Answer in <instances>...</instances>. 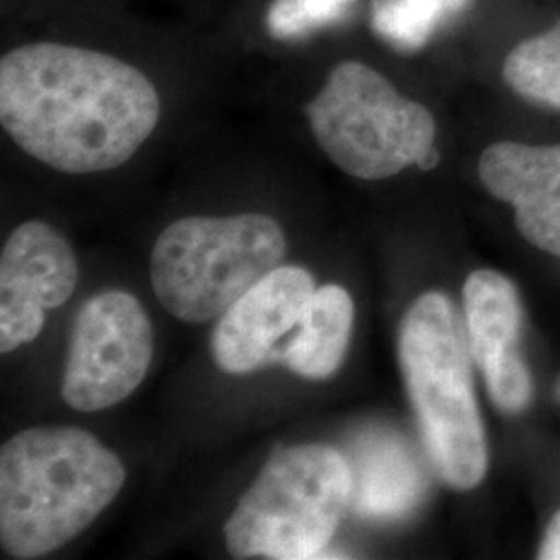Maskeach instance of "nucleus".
Wrapping results in <instances>:
<instances>
[{"label":"nucleus","instance_id":"39448f33","mask_svg":"<svg viewBox=\"0 0 560 560\" xmlns=\"http://www.w3.org/2000/svg\"><path fill=\"white\" fill-rule=\"evenodd\" d=\"M351 506L347 457L326 444L277 451L224 523L235 559H320Z\"/></svg>","mask_w":560,"mask_h":560},{"label":"nucleus","instance_id":"0eeeda50","mask_svg":"<svg viewBox=\"0 0 560 560\" xmlns=\"http://www.w3.org/2000/svg\"><path fill=\"white\" fill-rule=\"evenodd\" d=\"M154 355V330L140 301L104 291L73 322L60 395L81 413L115 407L140 386Z\"/></svg>","mask_w":560,"mask_h":560},{"label":"nucleus","instance_id":"20e7f679","mask_svg":"<svg viewBox=\"0 0 560 560\" xmlns=\"http://www.w3.org/2000/svg\"><path fill=\"white\" fill-rule=\"evenodd\" d=\"M305 117L328 161L353 179H390L441 161L434 115L363 60L337 62L305 104Z\"/></svg>","mask_w":560,"mask_h":560},{"label":"nucleus","instance_id":"2eb2a0df","mask_svg":"<svg viewBox=\"0 0 560 560\" xmlns=\"http://www.w3.org/2000/svg\"><path fill=\"white\" fill-rule=\"evenodd\" d=\"M474 0H378L374 27L400 50H418L444 23L460 15Z\"/></svg>","mask_w":560,"mask_h":560},{"label":"nucleus","instance_id":"f03ea898","mask_svg":"<svg viewBox=\"0 0 560 560\" xmlns=\"http://www.w3.org/2000/svg\"><path fill=\"white\" fill-rule=\"evenodd\" d=\"M125 467L94 434L40 425L0 451V544L11 559H42L78 538L119 497Z\"/></svg>","mask_w":560,"mask_h":560},{"label":"nucleus","instance_id":"9d476101","mask_svg":"<svg viewBox=\"0 0 560 560\" xmlns=\"http://www.w3.org/2000/svg\"><path fill=\"white\" fill-rule=\"evenodd\" d=\"M316 291L300 266H279L222 314L210 339L217 365L226 374H252L279 363L282 345L298 328Z\"/></svg>","mask_w":560,"mask_h":560},{"label":"nucleus","instance_id":"423d86ee","mask_svg":"<svg viewBox=\"0 0 560 560\" xmlns=\"http://www.w3.org/2000/svg\"><path fill=\"white\" fill-rule=\"evenodd\" d=\"M287 254V237L268 214L187 217L154 243L150 279L168 314L187 324L219 320Z\"/></svg>","mask_w":560,"mask_h":560},{"label":"nucleus","instance_id":"a211bd4d","mask_svg":"<svg viewBox=\"0 0 560 560\" xmlns=\"http://www.w3.org/2000/svg\"><path fill=\"white\" fill-rule=\"evenodd\" d=\"M557 395H559V399H560V382H559V386H557Z\"/></svg>","mask_w":560,"mask_h":560},{"label":"nucleus","instance_id":"f3484780","mask_svg":"<svg viewBox=\"0 0 560 560\" xmlns=\"http://www.w3.org/2000/svg\"><path fill=\"white\" fill-rule=\"evenodd\" d=\"M538 559L541 560H560V511L552 517L546 527L544 540L540 544V552Z\"/></svg>","mask_w":560,"mask_h":560},{"label":"nucleus","instance_id":"6e6552de","mask_svg":"<svg viewBox=\"0 0 560 560\" xmlns=\"http://www.w3.org/2000/svg\"><path fill=\"white\" fill-rule=\"evenodd\" d=\"M78 277L75 254L59 231L42 221L18 226L0 256V353L36 339L46 310L73 295Z\"/></svg>","mask_w":560,"mask_h":560},{"label":"nucleus","instance_id":"f257e3e1","mask_svg":"<svg viewBox=\"0 0 560 560\" xmlns=\"http://www.w3.org/2000/svg\"><path fill=\"white\" fill-rule=\"evenodd\" d=\"M161 94L138 65L98 48L23 42L0 59V125L30 159L65 175L131 161L152 138Z\"/></svg>","mask_w":560,"mask_h":560},{"label":"nucleus","instance_id":"f8f14e48","mask_svg":"<svg viewBox=\"0 0 560 560\" xmlns=\"http://www.w3.org/2000/svg\"><path fill=\"white\" fill-rule=\"evenodd\" d=\"M347 460L351 506L363 520H402L423 501L428 478L416 453L397 432L363 430L351 444Z\"/></svg>","mask_w":560,"mask_h":560},{"label":"nucleus","instance_id":"9b49d317","mask_svg":"<svg viewBox=\"0 0 560 560\" xmlns=\"http://www.w3.org/2000/svg\"><path fill=\"white\" fill-rule=\"evenodd\" d=\"M478 175L492 198L515 208L523 240L560 256V143H492L480 156Z\"/></svg>","mask_w":560,"mask_h":560},{"label":"nucleus","instance_id":"dca6fc26","mask_svg":"<svg viewBox=\"0 0 560 560\" xmlns=\"http://www.w3.org/2000/svg\"><path fill=\"white\" fill-rule=\"evenodd\" d=\"M358 0H272L266 25L277 40L295 42L339 21Z\"/></svg>","mask_w":560,"mask_h":560},{"label":"nucleus","instance_id":"ddd939ff","mask_svg":"<svg viewBox=\"0 0 560 560\" xmlns=\"http://www.w3.org/2000/svg\"><path fill=\"white\" fill-rule=\"evenodd\" d=\"M353 320L355 305L342 287H318L298 328L282 345L279 363L301 378H330L345 360L353 332Z\"/></svg>","mask_w":560,"mask_h":560},{"label":"nucleus","instance_id":"1a4fd4ad","mask_svg":"<svg viewBox=\"0 0 560 560\" xmlns=\"http://www.w3.org/2000/svg\"><path fill=\"white\" fill-rule=\"evenodd\" d=\"M463 322L471 360L502 413L517 416L532 402L534 382L521 355L523 305L517 287L497 270H476L463 284Z\"/></svg>","mask_w":560,"mask_h":560},{"label":"nucleus","instance_id":"4468645a","mask_svg":"<svg viewBox=\"0 0 560 560\" xmlns=\"http://www.w3.org/2000/svg\"><path fill=\"white\" fill-rule=\"evenodd\" d=\"M502 78L523 101L560 110V21L517 44L504 59Z\"/></svg>","mask_w":560,"mask_h":560},{"label":"nucleus","instance_id":"7ed1b4c3","mask_svg":"<svg viewBox=\"0 0 560 560\" xmlns=\"http://www.w3.org/2000/svg\"><path fill=\"white\" fill-rule=\"evenodd\" d=\"M399 363L425 453L453 490H474L488 471V442L474 390L471 351L453 301L428 291L409 305Z\"/></svg>","mask_w":560,"mask_h":560}]
</instances>
